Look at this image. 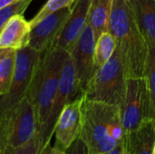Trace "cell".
<instances>
[{
  "label": "cell",
  "instance_id": "1",
  "mask_svg": "<svg viewBox=\"0 0 155 154\" xmlns=\"http://www.w3.org/2000/svg\"><path fill=\"white\" fill-rule=\"evenodd\" d=\"M124 134L119 106L84 99L79 138L88 154H101L114 149L123 142Z\"/></svg>",
  "mask_w": 155,
  "mask_h": 154
},
{
  "label": "cell",
  "instance_id": "2",
  "mask_svg": "<svg viewBox=\"0 0 155 154\" xmlns=\"http://www.w3.org/2000/svg\"><path fill=\"white\" fill-rule=\"evenodd\" d=\"M109 32L115 38L127 77H143L149 46L138 27L129 0H114Z\"/></svg>",
  "mask_w": 155,
  "mask_h": 154
},
{
  "label": "cell",
  "instance_id": "3",
  "mask_svg": "<svg viewBox=\"0 0 155 154\" xmlns=\"http://www.w3.org/2000/svg\"><path fill=\"white\" fill-rule=\"evenodd\" d=\"M67 54L68 51L54 46L39 53L26 96L35 113L40 140H42L46 129Z\"/></svg>",
  "mask_w": 155,
  "mask_h": 154
},
{
  "label": "cell",
  "instance_id": "4",
  "mask_svg": "<svg viewBox=\"0 0 155 154\" xmlns=\"http://www.w3.org/2000/svg\"><path fill=\"white\" fill-rule=\"evenodd\" d=\"M39 53L30 46L16 50L14 75L8 91L0 95V151L2 150L12 115L26 96L31 84Z\"/></svg>",
  "mask_w": 155,
  "mask_h": 154
},
{
  "label": "cell",
  "instance_id": "5",
  "mask_svg": "<svg viewBox=\"0 0 155 154\" xmlns=\"http://www.w3.org/2000/svg\"><path fill=\"white\" fill-rule=\"evenodd\" d=\"M127 78L121 53L116 46L112 57L95 71L83 95L86 100L114 104L121 108L125 97Z\"/></svg>",
  "mask_w": 155,
  "mask_h": 154
},
{
  "label": "cell",
  "instance_id": "6",
  "mask_svg": "<svg viewBox=\"0 0 155 154\" xmlns=\"http://www.w3.org/2000/svg\"><path fill=\"white\" fill-rule=\"evenodd\" d=\"M149 113L150 97L144 76L127 78L125 97L121 107L125 133L135 130L143 122L149 119Z\"/></svg>",
  "mask_w": 155,
  "mask_h": 154
},
{
  "label": "cell",
  "instance_id": "7",
  "mask_svg": "<svg viewBox=\"0 0 155 154\" xmlns=\"http://www.w3.org/2000/svg\"><path fill=\"white\" fill-rule=\"evenodd\" d=\"M81 94L83 93L79 90L77 84L74 60L72 58L71 54L68 52L63 64L59 84L54 99L46 129L41 140L43 150L51 143V139L54 136V126L62 110L67 103H69Z\"/></svg>",
  "mask_w": 155,
  "mask_h": 154
},
{
  "label": "cell",
  "instance_id": "8",
  "mask_svg": "<svg viewBox=\"0 0 155 154\" xmlns=\"http://www.w3.org/2000/svg\"><path fill=\"white\" fill-rule=\"evenodd\" d=\"M38 133L34 108L25 96L15 108L10 120L0 154H7L25 145Z\"/></svg>",
  "mask_w": 155,
  "mask_h": 154
},
{
  "label": "cell",
  "instance_id": "9",
  "mask_svg": "<svg viewBox=\"0 0 155 154\" xmlns=\"http://www.w3.org/2000/svg\"><path fill=\"white\" fill-rule=\"evenodd\" d=\"M95 43L96 38L94 29L87 24L69 52L74 60L77 84L82 93L96 71L94 64Z\"/></svg>",
  "mask_w": 155,
  "mask_h": 154
},
{
  "label": "cell",
  "instance_id": "10",
  "mask_svg": "<svg viewBox=\"0 0 155 154\" xmlns=\"http://www.w3.org/2000/svg\"><path fill=\"white\" fill-rule=\"evenodd\" d=\"M84 99L81 94L67 103L56 121L54 131V145L64 151H67L80 136Z\"/></svg>",
  "mask_w": 155,
  "mask_h": 154
},
{
  "label": "cell",
  "instance_id": "11",
  "mask_svg": "<svg viewBox=\"0 0 155 154\" xmlns=\"http://www.w3.org/2000/svg\"><path fill=\"white\" fill-rule=\"evenodd\" d=\"M71 10L72 7H64L40 20L31 29L28 46L38 53L52 46L54 41L66 23Z\"/></svg>",
  "mask_w": 155,
  "mask_h": 154
},
{
  "label": "cell",
  "instance_id": "12",
  "mask_svg": "<svg viewBox=\"0 0 155 154\" xmlns=\"http://www.w3.org/2000/svg\"><path fill=\"white\" fill-rule=\"evenodd\" d=\"M91 0H76L63 29L52 46L70 52L88 24V12Z\"/></svg>",
  "mask_w": 155,
  "mask_h": 154
},
{
  "label": "cell",
  "instance_id": "13",
  "mask_svg": "<svg viewBox=\"0 0 155 154\" xmlns=\"http://www.w3.org/2000/svg\"><path fill=\"white\" fill-rule=\"evenodd\" d=\"M125 154H153L155 146V120L147 119L124 138Z\"/></svg>",
  "mask_w": 155,
  "mask_h": 154
},
{
  "label": "cell",
  "instance_id": "14",
  "mask_svg": "<svg viewBox=\"0 0 155 154\" xmlns=\"http://www.w3.org/2000/svg\"><path fill=\"white\" fill-rule=\"evenodd\" d=\"M31 25L23 15H13L0 32V48L21 49L28 45Z\"/></svg>",
  "mask_w": 155,
  "mask_h": 154
},
{
  "label": "cell",
  "instance_id": "15",
  "mask_svg": "<svg viewBox=\"0 0 155 154\" xmlns=\"http://www.w3.org/2000/svg\"><path fill=\"white\" fill-rule=\"evenodd\" d=\"M138 27L148 46L155 47V0H129Z\"/></svg>",
  "mask_w": 155,
  "mask_h": 154
},
{
  "label": "cell",
  "instance_id": "16",
  "mask_svg": "<svg viewBox=\"0 0 155 154\" xmlns=\"http://www.w3.org/2000/svg\"><path fill=\"white\" fill-rule=\"evenodd\" d=\"M114 0H91L88 12V24L94 29L95 38L109 32L110 17Z\"/></svg>",
  "mask_w": 155,
  "mask_h": 154
},
{
  "label": "cell",
  "instance_id": "17",
  "mask_svg": "<svg viewBox=\"0 0 155 154\" xmlns=\"http://www.w3.org/2000/svg\"><path fill=\"white\" fill-rule=\"evenodd\" d=\"M16 50L0 48V95L5 94L11 84L14 75Z\"/></svg>",
  "mask_w": 155,
  "mask_h": 154
},
{
  "label": "cell",
  "instance_id": "18",
  "mask_svg": "<svg viewBox=\"0 0 155 154\" xmlns=\"http://www.w3.org/2000/svg\"><path fill=\"white\" fill-rule=\"evenodd\" d=\"M115 49L116 41L110 32H105L97 38L94 49V64L96 70L112 57Z\"/></svg>",
  "mask_w": 155,
  "mask_h": 154
},
{
  "label": "cell",
  "instance_id": "19",
  "mask_svg": "<svg viewBox=\"0 0 155 154\" xmlns=\"http://www.w3.org/2000/svg\"><path fill=\"white\" fill-rule=\"evenodd\" d=\"M144 78L146 80L150 97L149 119L155 120V47L153 46H149Z\"/></svg>",
  "mask_w": 155,
  "mask_h": 154
},
{
  "label": "cell",
  "instance_id": "20",
  "mask_svg": "<svg viewBox=\"0 0 155 154\" xmlns=\"http://www.w3.org/2000/svg\"><path fill=\"white\" fill-rule=\"evenodd\" d=\"M76 0H47L45 4L42 6L38 13L29 21L31 27L35 25L40 20H42L46 15L58 11L64 7H72Z\"/></svg>",
  "mask_w": 155,
  "mask_h": 154
},
{
  "label": "cell",
  "instance_id": "21",
  "mask_svg": "<svg viewBox=\"0 0 155 154\" xmlns=\"http://www.w3.org/2000/svg\"><path fill=\"white\" fill-rule=\"evenodd\" d=\"M33 0H19L0 9V32L6 22L15 15H23Z\"/></svg>",
  "mask_w": 155,
  "mask_h": 154
},
{
  "label": "cell",
  "instance_id": "22",
  "mask_svg": "<svg viewBox=\"0 0 155 154\" xmlns=\"http://www.w3.org/2000/svg\"><path fill=\"white\" fill-rule=\"evenodd\" d=\"M7 154H43V147L39 133L25 145L14 150Z\"/></svg>",
  "mask_w": 155,
  "mask_h": 154
},
{
  "label": "cell",
  "instance_id": "23",
  "mask_svg": "<svg viewBox=\"0 0 155 154\" xmlns=\"http://www.w3.org/2000/svg\"><path fill=\"white\" fill-rule=\"evenodd\" d=\"M67 152L69 154H88L85 145L80 138H78L73 143V145L67 150Z\"/></svg>",
  "mask_w": 155,
  "mask_h": 154
},
{
  "label": "cell",
  "instance_id": "24",
  "mask_svg": "<svg viewBox=\"0 0 155 154\" xmlns=\"http://www.w3.org/2000/svg\"><path fill=\"white\" fill-rule=\"evenodd\" d=\"M43 154H69L67 151H64L60 148H58L55 145H51L49 143L44 150H43Z\"/></svg>",
  "mask_w": 155,
  "mask_h": 154
},
{
  "label": "cell",
  "instance_id": "25",
  "mask_svg": "<svg viewBox=\"0 0 155 154\" xmlns=\"http://www.w3.org/2000/svg\"><path fill=\"white\" fill-rule=\"evenodd\" d=\"M101 154H125L124 153V140L122 143H120L117 146H115L114 149L105 152L104 153Z\"/></svg>",
  "mask_w": 155,
  "mask_h": 154
},
{
  "label": "cell",
  "instance_id": "26",
  "mask_svg": "<svg viewBox=\"0 0 155 154\" xmlns=\"http://www.w3.org/2000/svg\"><path fill=\"white\" fill-rule=\"evenodd\" d=\"M17 1H19V0H0V9L5 7L7 5H10Z\"/></svg>",
  "mask_w": 155,
  "mask_h": 154
},
{
  "label": "cell",
  "instance_id": "27",
  "mask_svg": "<svg viewBox=\"0 0 155 154\" xmlns=\"http://www.w3.org/2000/svg\"><path fill=\"white\" fill-rule=\"evenodd\" d=\"M153 154H155V146H154V150H153Z\"/></svg>",
  "mask_w": 155,
  "mask_h": 154
}]
</instances>
